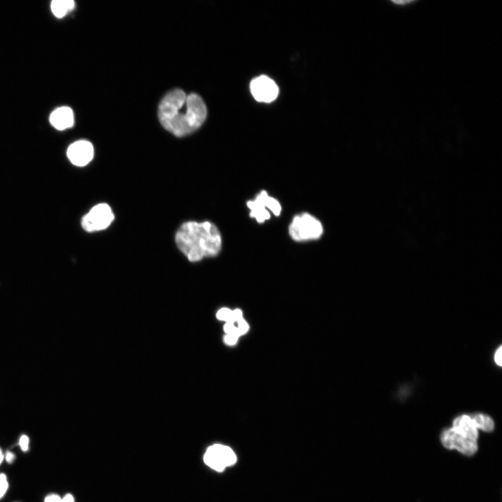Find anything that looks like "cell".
<instances>
[{"instance_id":"1","label":"cell","mask_w":502,"mask_h":502,"mask_svg":"<svg viewBox=\"0 0 502 502\" xmlns=\"http://www.w3.org/2000/svg\"><path fill=\"white\" fill-rule=\"evenodd\" d=\"M158 115L164 128L182 137L201 126L206 117V107L197 94L186 95L181 89H174L161 100Z\"/></svg>"},{"instance_id":"2","label":"cell","mask_w":502,"mask_h":502,"mask_svg":"<svg viewBox=\"0 0 502 502\" xmlns=\"http://www.w3.org/2000/svg\"><path fill=\"white\" fill-rule=\"evenodd\" d=\"M179 250L190 261L216 256L222 248V236L218 227L210 222L183 223L175 236Z\"/></svg>"},{"instance_id":"3","label":"cell","mask_w":502,"mask_h":502,"mask_svg":"<svg viewBox=\"0 0 502 502\" xmlns=\"http://www.w3.org/2000/svg\"><path fill=\"white\" fill-rule=\"evenodd\" d=\"M324 233V227L319 219L308 213L295 215L289 227V234L297 242L319 239Z\"/></svg>"},{"instance_id":"4","label":"cell","mask_w":502,"mask_h":502,"mask_svg":"<svg viewBox=\"0 0 502 502\" xmlns=\"http://www.w3.org/2000/svg\"><path fill=\"white\" fill-rule=\"evenodd\" d=\"M246 204L250 210V216L258 223H264L270 219L271 213L279 216L282 211L279 201L268 195L266 190H261L254 199L249 200Z\"/></svg>"},{"instance_id":"5","label":"cell","mask_w":502,"mask_h":502,"mask_svg":"<svg viewBox=\"0 0 502 502\" xmlns=\"http://www.w3.org/2000/svg\"><path fill=\"white\" fill-rule=\"evenodd\" d=\"M237 461L234 451L222 444L210 446L204 455V462L211 469L223 471L226 467L233 466Z\"/></svg>"},{"instance_id":"6","label":"cell","mask_w":502,"mask_h":502,"mask_svg":"<svg viewBox=\"0 0 502 502\" xmlns=\"http://www.w3.org/2000/svg\"><path fill=\"white\" fill-rule=\"evenodd\" d=\"M440 441L445 448L456 450L466 457L473 456L478 450V441L460 435L452 427L441 432Z\"/></svg>"},{"instance_id":"7","label":"cell","mask_w":502,"mask_h":502,"mask_svg":"<svg viewBox=\"0 0 502 502\" xmlns=\"http://www.w3.org/2000/svg\"><path fill=\"white\" fill-rule=\"evenodd\" d=\"M113 219L114 214L109 206L99 204L82 218V226L88 232L100 231L106 229Z\"/></svg>"},{"instance_id":"8","label":"cell","mask_w":502,"mask_h":502,"mask_svg":"<svg viewBox=\"0 0 502 502\" xmlns=\"http://www.w3.org/2000/svg\"><path fill=\"white\" fill-rule=\"evenodd\" d=\"M250 86L251 93L259 102H271L277 98L279 92L275 82L265 75L253 79Z\"/></svg>"},{"instance_id":"9","label":"cell","mask_w":502,"mask_h":502,"mask_svg":"<svg viewBox=\"0 0 502 502\" xmlns=\"http://www.w3.org/2000/svg\"><path fill=\"white\" fill-rule=\"evenodd\" d=\"M94 150L91 142L86 140L77 141L69 146L67 156L75 166L86 165L93 157Z\"/></svg>"},{"instance_id":"10","label":"cell","mask_w":502,"mask_h":502,"mask_svg":"<svg viewBox=\"0 0 502 502\" xmlns=\"http://www.w3.org/2000/svg\"><path fill=\"white\" fill-rule=\"evenodd\" d=\"M452 427L460 435L468 439L478 441L479 432L476 427L471 416L461 414L452 420Z\"/></svg>"},{"instance_id":"11","label":"cell","mask_w":502,"mask_h":502,"mask_svg":"<svg viewBox=\"0 0 502 502\" xmlns=\"http://www.w3.org/2000/svg\"><path fill=\"white\" fill-rule=\"evenodd\" d=\"M50 122L59 130L71 128L74 124V114L72 109L68 107L56 108L51 113Z\"/></svg>"},{"instance_id":"12","label":"cell","mask_w":502,"mask_h":502,"mask_svg":"<svg viewBox=\"0 0 502 502\" xmlns=\"http://www.w3.org/2000/svg\"><path fill=\"white\" fill-rule=\"evenodd\" d=\"M478 430L485 432H492L494 429V422L493 419L487 414L477 413L471 416Z\"/></svg>"},{"instance_id":"13","label":"cell","mask_w":502,"mask_h":502,"mask_svg":"<svg viewBox=\"0 0 502 502\" xmlns=\"http://www.w3.org/2000/svg\"><path fill=\"white\" fill-rule=\"evenodd\" d=\"M51 10L53 14L59 18L64 17L75 7L73 0H54L51 2Z\"/></svg>"},{"instance_id":"14","label":"cell","mask_w":502,"mask_h":502,"mask_svg":"<svg viewBox=\"0 0 502 502\" xmlns=\"http://www.w3.org/2000/svg\"><path fill=\"white\" fill-rule=\"evenodd\" d=\"M43 502H75V498L70 493L63 496L56 493H50L45 496Z\"/></svg>"},{"instance_id":"15","label":"cell","mask_w":502,"mask_h":502,"mask_svg":"<svg viewBox=\"0 0 502 502\" xmlns=\"http://www.w3.org/2000/svg\"><path fill=\"white\" fill-rule=\"evenodd\" d=\"M217 318L220 320L225 321L226 323L234 324V322H235L232 311L228 308H222L217 313Z\"/></svg>"},{"instance_id":"16","label":"cell","mask_w":502,"mask_h":502,"mask_svg":"<svg viewBox=\"0 0 502 502\" xmlns=\"http://www.w3.org/2000/svg\"><path fill=\"white\" fill-rule=\"evenodd\" d=\"M9 487L7 476L0 473V500L6 495Z\"/></svg>"},{"instance_id":"17","label":"cell","mask_w":502,"mask_h":502,"mask_svg":"<svg viewBox=\"0 0 502 502\" xmlns=\"http://www.w3.org/2000/svg\"><path fill=\"white\" fill-rule=\"evenodd\" d=\"M29 437L26 434H22L19 439L17 445L20 448L21 450L26 452L29 449Z\"/></svg>"},{"instance_id":"18","label":"cell","mask_w":502,"mask_h":502,"mask_svg":"<svg viewBox=\"0 0 502 502\" xmlns=\"http://www.w3.org/2000/svg\"><path fill=\"white\" fill-rule=\"evenodd\" d=\"M238 326L236 328V335L239 337L241 335L245 334L248 330V325L245 321L243 319L238 321Z\"/></svg>"},{"instance_id":"19","label":"cell","mask_w":502,"mask_h":502,"mask_svg":"<svg viewBox=\"0 0 502 502\" xmlns=\"http://www.w3.org/2000/svg\"><path fill=\"white\" fill-rule=\"evenodd\" d=\"M224 330L225 331L227 335H234L238 337V335H236V328L235 327L234 324L226 323L224 326Z\"/></svg>"},{"instance_id":"20","label":"cell","mask_w":502,"mask_h":502,"mask_svg":"<svg viewBox=\"0 0 502 502\" xmlns=\"http://www.w3.org/2000/svg\"><path fill=\"white\" fill-rule=\"evenodd\" d=\"M16 459V455L10 450H6L4 453V460L8 464H13Z\"/></svg>"},{"instance_id":"21","label":"cell","mask_w":502,"mask_h":502,"mask_svg":"<svg viewBox=\"0 0 502 502\" xmlns=\"http://www.w3.org/2000/svg\"><path fill=\"white\" fill-rule=\"evenodd\" d=\"M501 349H502V347H501V346H500V347L498 348V349L496 351V352H495V353H494V361H495V363H496V365H498L499 366H501V365H502V361H501V352H502V351H501Z\"/></svg>"},{"instance_id":"22","label":"cell","mask_w":502,"mask_h":502,"mask_svg":"<svg viewBox=\"0 0 502 502\" xmlns=\"http://www.w3.org/2000/svg\"><path fill=\"white\" fill-rule=\"evenodd\" d=\"M238 337L234 335H227L225 337V342L229 345H234L236 343Z\"/></svg>"},{"instance_id":"23","label":"cell","mask_w":502,"mask_h":502,"mask_svg":"<svg viewBox=\"0 0 502 502\" xmlns=\"http://www.w3.org/2000/svg\"><path fill=\"white\" fill-rule=\"evenodd\" d=\"M232 314L235 321L238 322L243 319L242 312L238 309L232 311Z\"/></svg>"},{"instance_id":"24","label":"cell","mask_w":502,"mask_h":502,"mask_svg":"<svg viewBox=\"0 0 502 502\" xmlns=\"http://www.w3.org/2000/svg\"><path fill=\"white\" fill-rule=\"evenodd\" d=\"M3 460H4V453L2 450V449L0 448V465L2 464Z\"/></svg>"},{"instance_id":"25","label":"cell","mask_w":502,"mask_h":502,"mask_svg":"<svg viewBox=\"0 0 502 502\" xmlns=\"http://www.w3.org/2000/svg\"><path fill=\"white\" fill-rule=\"evenodd\" d=\"M14 502H20V501H14Z\"/></svg>"}]
</instances>
